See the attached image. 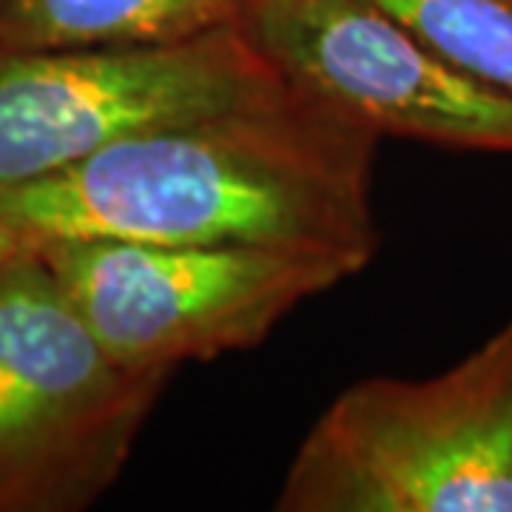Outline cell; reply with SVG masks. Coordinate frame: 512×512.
<instances>
[{
	"label": "cell",
	"instance_id": "cell-1",
	"mask_svg": "<svg viewBox=\"0 0 512 512\" xmlns=\"http://www.w3.org/2000/svg\"><path fill=\"white\" fill-rule=\"evenodd\" d=\"M379 137L285 83L231 109L154 126L0 194V222L26 248L57 239L237 245L342 256L379 251Z\"/></svg>",
	"mask_w": 512,
	"mask_h": 512
},
{
	"label": "cell",
	"instance_id": "cell-2",
	"mask_svg": "<svg viewBox=\"0 0 512 512\" xmlns=\"http://www.w3.org/2000/svg\"><path fill=\"white\" fill-rule=\"evenodd\" d=\"M279 512H512V322L427 379L342 390L299 444Z\"/></svg>",
	"mask_w": 512,
	"mask_h": 512
},
{
	"label": "cell",
	"instance_id": "cell-3",
	"mask_svg": "<svg viewBox=\"0 0 512 512\" xmlns=\"http://www.w3.org/2000/svg\"><path fill=\"white\" fill-rule=\"evenodd\" d=\"M171 370L114 359L26 248L0 265V512L92 507L123 473Z\"/></svg>",
	"mask_w": 512,
	"mask_h": 512
},
{
	"label": "cell",
	"instance_id": "cell-4",
	"mask_svg": "<svg viewBox=\"0 0 512 512\" xmlns=\"http://www.w3.org/2000/svg\"><path fill=\"white\" fill-rule=\"evenodd\" d=\"M32 251L114 359L171 373L262 345L302 302L362 274L342 256L237 245L57 239Z\"/></svg>",
	"mask_w": 512,
	"mask_h": 512
},
{
	"label": "cell",
	"instance_id": "cell-5",
	"mask_svg": "<svg viewBox=\"0 0 512 512\" xmlns=\"http://www.w3.org/2000/svg\"><path fill=\"white\" fill-rule=\"evenodd\" d=\"M285 83L237 26L154 46L0 49V194Z\"/></svg>",
	"mask_w": 512,
	"mask_h": 512
},
{
	"label": "cell",
	"instance_id": "cell-6",
	"mask_svg": "<svg viewBox=\"0 0 512 512\" xmlns=\"http://www.w3.org/2000/svg\"><path fill=\"white\" fill-rule=\"evenodd\" d=\"M239 29L379 140L512 154L510 94L456 69L376 0H254Z\"/></svg>",
	"mask_w": 512,
	"mask_h": 512
},
{
	"label": "cell",
	"instance_id": "cell-7",
	"mask_svg": "<svg viewBox=\"0 0 512 512\" xmlns=\"http://www.w3.org/2000/svg\"><path fill=\"white\" fill-rule=\"evenodd\" d=\"M254 0H0V49L154 46L242 26Z\"/></svg>",
	"mask_w": 512,
	"mask_h": 512
},
{
	"label": "cell",
	"instance_id": "cell-8",
	"mask_svg": "<svg viewBox=\"0 0 512 512\" xmlns=\"http://www.w3.org/2000/svg\"><path fill=\"white\" fill-rule=\"evenodd\" d=\"M456 69L512 97V0H376Z\"/></svg>",
	"mask_w": 512,
	"mask_h": 512
},
{
	"label": "cell",
	"instance_id": "cell-9",
	"mask_svg": "<svg viewBox=\"0 0 512 512\" xmlns=\"http://www.w3.org/2000/svg\"><path fill=\"white\" fill-rule=\"evenodd\" d=\"M20 251H26V245H23V239L6 225V222H0V265L6 262V259H12Z\"/></svg>",
	"mask_w": 512,
	"mask_h": 512
}]
</instances>
